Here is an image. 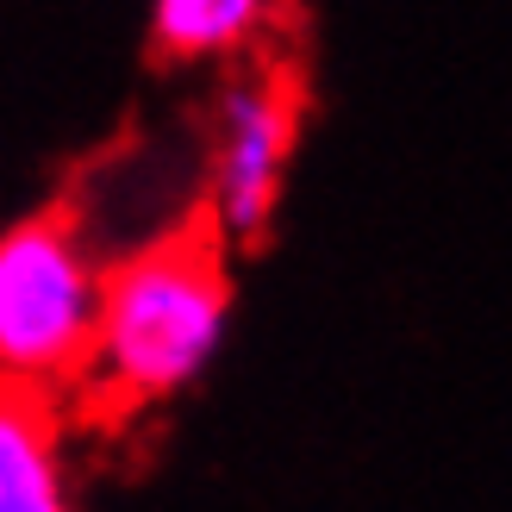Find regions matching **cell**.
<instances>
[{
	"label": "cell",
	"mask_w": 512,
	"mask_h": 512,
	"mask_svg": "<svg viewBox=\"0 0 512 512\" xmlns=\"http://www.w3.org/2000/svg\"><path fill=\"white\" fill-rule=\"evenodd\" d=\"M232 319H238L232 244L194 213L188 225H169V232L119 250L107 263L94 363L82 394L125 406V413L182 400L225 356Z\"/></svg>",
	"instance_id": "cell-1"
},
{
	"label": "cell",
	"mask_w": 512,
	"mask_h": 512,
	"mask_svg": "<svg viewBox=\"0 0 512 512\" xmlns=\"http://www.w3.org/2000/svg\"><path fill=\"white\" fill-rule=\"evenodd\" d=\"M107 256L75 207H38L0 225V381L69 394L88 381Z\"/></svg>",
	"instance_id": "cell-2"
},
{
	"label": "cell",
	"mask_w": 512,
	"mask_h": 512,
	"mask_svg": "<svg viewBox=\"0 0 512 512\" xmlns=\"http://www.w3.org/2000/svg\"><path fill=\"white\" fill-rule=\"evenodd\" d=\"M306 132V94L288 69L244 63L225 75L200 138V219L232 244L256 250L288 207L294 157Z\"/></svg>",
	"instance_id": "cell-3"
},
{
	"label": "cell",
	"mask_w": 512,
	"mask_h": 512,
	"mask_svg": "<svg viewBox=\"0 0 512 512\" xmlns=\"http://www.w3.org/2000/svg\"><path fill=\"white\" fill-rule=\"evenodd\" d=\"M0 512H82L57 394L0 381Z\"/></svg>",
	"instance_id": "cell-4"
},
{
	"label": "cell",
	"mask_w": 512,
	"mask_h": 512,
	"mask_svg": "<svg viewBox=\"0 0 512 512\" xmlns=\"http://www.w3.org/2000/svg\"><path fill=\"white\" fill-rule=\"evenodd\" d=\"M281 0H150L144 38L163 63H250L269 38Z\"/></svg>",
	"instance_id": "cell-5"
}]
</instances>
